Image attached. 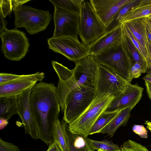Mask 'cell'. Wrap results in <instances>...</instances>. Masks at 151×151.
Returning <instances> with one entry per match:
<instances>
[{
	"instance_id": "6da1fadb",
	"label": "cell",
	"mask_w": 151,
	"mask_h": 151,
	"mask_svg": "<svg viewBox=\"0 0 151 151\" xmlns=\"http://www.w3.org/2000/svg\"><path fill=\"white\" fill-rule=\"evenodd\" d=\"M56 88L53 83L41 82L32 87L30 94L31 108L39 139L48 145L54 142V128L60 110Z\"/></svg>"
},
{
	"instance_id": "7a4b0ae2",
	"label": "cell",
	"mask_w": 151,
	"mask_h": 151,
	"mask_svg": "<svg viewBox=\"0 0 151 151\" xmlns=\"http://www.w3.org/2000/svg\"><path fill=\"white\" fill-rule=\"evenodd\" d=\"M75 63L72 76L68 79L59 80L56 88V94L62 112L66 99L71 91L82 85L96 87L97 81L99 64L93 55L88 54Z\"/></svg>"
},
{
	"instance_id": "3957f363",
	"label": "cell",
	"mask_w": 151,
	"mask_h": 151,
	"mask_svg": "<svg viewBox=\"0 0 151 151\" xmlns=\"http://www.w3.org/2000/svg\"><path fill=\"white\" fill-rule=\"evenodd\" d=\"M114 97L110 93L95 97L83 113L68 124L69 131L73 134L87 137L92 126L99 117L104 112Z\"/></svg>"
},
{
	"instance_id": "277c9868",
	"label": "cell",
	"mask_w": 151,
	"mask_h": 151,
	"mask_svg": "<svg viewBox=\"0 0 151 151\" xmlns=\"http://www.w3.org/2000/svg\"><path fill=\"white\" fill-rule=\"evenodd\" d=\"M13 12L15 28L24 27L30 35L45 30L52 18L48 10L37 9L26 5L20 6Z\"/></svg>"
},
{
	"instance_id": "5b68a950",
	"label": "cell",
	"mask_w": 151,
	"mask_h": 151,
	"mask_svg": "<svg viewBox=\"0 0 151 151\" xmlns=\"http://www.w3.org/2000/svg\"><path fill=\"white\" fill-rule=\"evenodd\" d=\"M80 14L78 35L82 44L88 46L106 33V27L89 1L82 4Z\"/></svg>"
},
{
	"instance_id": "8992f818",
	"label": "cell",
	"mask_w": 151,
	"mask_h": 151,
	"mask_svg": "<svg viewBox=\"0 0 151 151\" xmlns=\"http://www.w3.org/2000/svg\"><path fill=\"white\" fill-rule=\"evenodd\" d=\"M95 87L82 85L74 89L65 102L63 120L69 124L78 117L95 98Z\"/></svg>"
},
{
	"instance_id": "52a82bcc",
	"label": "cell",
	"mask_w": 151,
	"mask_h": 151,
	"mask_svg": "<svg viewBox=\"0 0 151 151\" xmlns=\"http://www.w3.org/2000/svg\"><path fill=\"white\" fill-rule=\"evenodd\" d=\"M1 49L4 56L12 61L20 60L29 51V39L23 32L15 28L0 34Z\"/></svg>"
},
{
	"instance_id": "ba28073f",
	"label": "cell",
	"mask_w": 151,
	"mask_h": 151,
	"mask_svg": "<svg viewBox=\"0 0 151 151\" xmlns=\"http://www.w3.org/2000/svg\"><path fill=\"white\" fill-rule=\"evenodd\" d=\"M93 56L99 64L111 68L130 82V72L133 65L126 55L122 43L119 46L93 55Z\"/></svg>"
},
{
	"instance_id": "9c48e42d",
	"label": "cell",
	"mask_w": 151,
	"mask_h": 151,
	"mask_svg": "<svg viewBox=\"0 0 151 151\" xmlns=\"http://www.w3.org/2000/svg\"><path fill=\"white\" fill-rule=\"evenodd\" d=\"M129 83L112 69L99 64L95 97L102 96L109 93L114 96L124 91Z\"/></svg>"
},
{
	"instance_id": "30bf717a",
	"label": "cell",
	"mask_w": 151,
	"mask_h": 151,
	"mask_svg": "<svg viewBox=\"0 0 151 151\" xmlns=\"http://www.w3.org/2000/svg\"><path fill=\"white\" fill-rule=\"evenodd\" d=\"M47 43L49 49L74 62L88 54L87 46L73 36L52 37L47 39Z\"/></svg>"
},
{
	"instance_id": "8fae6325",
	"label": "cell",
	"mask_w": 151,
	"mask_h": 151,
	"mask_svg": "<svg viewBox=\"0 0 151 151\" xmlns=\"http://www.w3.org/2000/svg\"><path fill=\"white\" fill-rule=\"evenodd\" d=\"M53 19L55 29L52 37L71 36L78 38L80 14L54 7Z\"/></svg>"
},
{
	"instance_id": "7c38bea8",
	"label": "cell",
	"mask_w": 151,
	"mask_h": 151,
	"mask_svg": "<svg viewBox=\"0 0 151 151\" xmlns=\"http://www.w3.org/2000/svg\"><path fill=\"white\" fill-rule=\"evenodd\" d=\"M143 88L129 82L124 90L115 96L104 112L110 113L127 108L133 109L142 98Z\"/></svg>"
},
{
	"instance_id": "4fadbf2b",
	"label": "cell",
	"mask_w": 151,
	"mask_h": 151,
	"mask_svg": "<svg viewBox=\"0 0 151 151\" xmlns=\"http://www.w3.org/2000/svg\"><path fill=\"white\" fill-rule=\"evenodd\" d=\"M30 87L17 96L18 113L24 125L25 133L35 139H39L38 129L32 113L30 103L32 88Z\"/></svg>"
},
{
	"instance_id": "5bb4252c",
	"label": "cell",
	"mask_w": 151,
	"mask_h": 151,
	"mask_svg": "<svg viewBox=\"0 0 151 151\" xmlns=\"http://www.w3.org/2000/svg\"><path fill=\"white\" fill-rule=\"evenodd\" d=\"M123 36L122 24L87 46L88 54H97L119 46L122 42Z\"/></svg>"
},
{
	"instance_id": "9a60e30c",
	"label": "cell",
	"mask_w": 151,
	"mask_h": 151,
	"mask_svg": "<svg viewBox=\"0 0 151 151\" xmlns=\"http://www.w3.org/2000/svg\"><path fill=\"white\" fill-rule=\"evenodd\" d=\"M131 0H90L97 15L106 27L120 9Z\"/></svg>"
},
{
	"instance_id": "2e32d148",
	"label": "cell",
	"mask_w": 151,
	"mask_h": 151,
	"mask_svg": "<svg viewBox=\"0 0 151 151\" xmlns=\"http://www.w3.org/2000/svg\"><path fill=\"white\" fill-rule=\"evenodd\" d=\"M45 77L43 72H37L33 76L0 84V97L17 96L29 88L33 87L37 81L42 82Z\"/></svg>"
},
{
	"instance_id": "e0dca14e",
	"label": "cell",
	"mask_w": 151,
	"mask_h": 151,
	"mask_svg": "<svg viewBox=\"0 0 151 151\" xmlns=\"http://www.w3.org/2000/svg\"><path fill=\"white\" fill-rule=\"evenodd\" d=\"M147 19V17L138 18L123 23L130 31L150 58L148 48V39L146 29Z\"/></svg>"
},
{
	"instance_id": "ac0fdd59",
	"label": "cell",
	"mask_w": 151,
	"mask_h": 151,
	"mask_svg": "<svg viewBox=\"0 0 151 151\" xmlns=\"http://www.w3.org/2000/svg\"><path fill=\"white\" fill-rule=\"evenodd\" d=\"M132 109L131 108H127L121 110L99 133L112 137L119 127L127 125Z\"/></svg>"
},
{
	"instance_id": "d6986e66",
	"label": "cell",
	"mask_w": 151,
	"mask_h": 151,
	"mask_svg": "<svg viewBox=\"0 0 151 151\" xmlns=\"http://www.w3.org/2000/svg\"><path fill=\"white\" fill-rule=\"evenodd\" d=\"M66 139L69 151H94L85 140L84 137L74 134L69 130L66 122L65 128Z\"/></svg>"
},
{
	"instance_id": "ffe728a7",
	"label": "cell",
	"mask_w": 151,
	"mask_h": 151,
	"mask_svg": "<svg viewBox=\"0 0 151 151\" xmlns=\"http://www.w3.org/2000/svg\"><path fill=\"white\" fill-rule=\"evenodd\" d=\"M18 113L17 96L0 97V118L8 121L13 115Z\"/></svg>"
},
{
	"instance_id": "44dd1931",
	"label": "cell",
	"mask_w": 151,
	"mask_h": 151,
	"mask_svg": "<svg viewBox=\"0 0 151 151\" xmlns=\"http://www.w3.org/2000/svg\"><path fill=\"white\" fill-rule=\"evenodd\" d=\"M141 0H131L124 5L114 17L110 23L106 27V33L115 29L122 24L125 17L136 6Z\"/></svg>"
},
{
	"instance_id": "7402d4cb",
	"label": "cell",
	"mask_w": 151,
	"mask_h": 151,
	"mask_svg": "<svg viewBox=\"0 0 151 151\" xmlns=\"http://www.w3.org/2000/svg\"><path fill=\"white\" fill-rule=\"evenodd\" d=\"M122 44L126 55L133 65L137 61L147 63L123 29Z\"/></svg>"
},
{
	"instance_id": "603a6c76",
	"label": "cell",
	"mask_w": 151,
	"mask_h": 151,
	"mask_svg": "<svg viewBox=\"0 0 151 151\" xmlns=\"http://www.w3.org/2000/svg\"><path fill=\"white\" fill-rule=\"evenodd\" d=\"M151 15V0H141L125 17L122 23L132 20L147 17Z\"/></svg>"
},
{
	"instance_id": "cb8c5ba5",
	"label": "cell",
	"mask_w": 151,
	"mask_h": 151,
	"mask_svg": "<svg viewBox=\"0 0 151 151\" xmlns=\"http://www.w3.org/2000/svg\"><path fill=\"white\" fill-rule=\"evenodd\" d=\"M66 122L59 119L55 126L54 132V138L61 151H69L66 139L65 128Z\"/></svg>"
},
{
	"instance_id": "d4e9b609",
	"label": "cell",
	"mask_w": 151,
	"mask_h": 151,
	"mask_svg": "<svg viewBox=\"0 0 151 151\" xmlns=\"http://www.w3.org/2000/svg\"><path fill=\"white\" fill-rule=\"evenodd\" d=\"M54 7L72 12L80 14L82 4L84 0H50Z\"/></svg>"
},
{
	"instance_id": "484cf974",
	"label": "cell",
	"mask_w": 151,
	"mask_h": 151,
	"mask_svg": "<svg viewBox=\"0 0 151 151\" xmlns=\"http://www.w3.org/2000/svg\"><path fill=\"white\" fill-rule=\"evenodd\" d=\"M86 142L94 150H101L102 151H122L121 148L117 144L111 141L104 140L96 141L88 138H84Z\"/></svg>"
},
{
	"instance_id": "4316f807",
	"label": "cell",
	"mask_w": 151,
	"mask_h": 151,
	"mask_svg": "<svg viewBox=\"0 0 151 151\" xmlns=\"http://www.w3.org/2000/svg\"><path fill=\"white\" fill-rule=\"evenodd\" d=\"M121 111L110 113L104 112L102 113L92 126L89 135L99 133Z\"/></svg>"
},
{
	"instance_id": "83f0119b",
	"label": "cell",
	"mask_w": 151,
	"mask_h": 151,
	"mask_svg": "<svg viewBox=\"0 0 151 151\" xmlns=\"http://www.w3.org/2000/svg\"><path fill=\"white\" fill-rule=\"evenodd\" d=\"M30 1V0H0V14L4 18L7 16L10 17L12 11Z\"/></svg>"
},
{
	"instance_id": "f1b7e54d",
	"label": "cell",
	"mask_w": 151,
	"mask_h": 151,
	"mask_svg": "<svg viewBox=\"0 0 151 151\" xmlns=\"http://www.w3.org/2000/svg\"><path fill=\"white\" fill-rule=\"evenodd\" d=\"M148 63L139 61L136 62L132 67L130 74V82L134 78L140 77L142 74L145 73L147 71Z\"/></svg>"
},
{
	"instance_id": "f546056e",
	"label": "cell",
	"mask_w": 151,
	"mask_h": 151,
	"mask_svg": "<svg viewBox=\"0 0 151 151\" xmlns=\"http://www.w3.org/2000/svg\"><path fill=\"white\" fill-rule=\"evenodd\" d=\"M120 148L122 151H149L145 146L131 139L125 142Z\"/></svg>"
},
{
	"instance_id": "4dcf8cb0",
	"label": "cell",
	"mask_w": 151,
	"mask_h": 151,
	"mask_svg": "<svg viewBox=\"0 0 151 151\" xmlns=\"http://www.w3.org/2000/svg\"><path fill=\"white\" fill-rule=\"evenodd\" d=\"M122 27L124 31L130 38L134 45L142 56L147 60V63H148L150 61V58L148 54L134 36L130 31L123 23H122Z\"/></svg>"
},
{
	"instance_id": "1f68e13d",
	"label": "cell",
	"mask_w": 151,
	"mask_h": 151,
	"mask_svg": "<svg viewBox=\"0 0 151 151\" xmlns=\"http://www.w3.org/2000/svg\"><path fill=\"white\" fill-rule=\"evenodd\" d=\"M35 73L32 74L18 75L12 73H0V84L23 78L33 76Z\"/></svg>"
},
{
	"instance_id": "d6a6232c",
	"label": "cell",
	"mask_w": 151,
	"mask_h": 151,
	"mask_svg": "<svg viewBox=\"0 0 151 151\" xmlns=\"http://www.w3.org/2000/svg\"><path fill=\"white\" fill-rule=\"evenodd\" d=\"M0 151H20L18 147L13 144L0 139Z\"/></svg>"
},
{
	"instance_id": "836d02e7",
	"label": "cell",
	"mask_w": 151,
	"mask_h": 151,
	"mask_svg": "<svg viewBox=\"0 0 151 151\" xmlns=\"http://www.w3.org/2000/svg\"><path fill=\"white\" fill-rule=\"evenodd\" d=\"M132 130L141 138H147L148 137L147 131L143 125H134Z\"/></svg>"
},
{
	"instance_id": "e575fe53",
	"label": "cell",
	"mask_w": 151,
	"mask_h": 151,
	"mask_svg": "<svg viewBox=\"0 0 151 151\" xmlns=\"http://www.w3.org/2000/svg\"><path fill=\"white\" fill-rule=\"evenodd\" d=\"M7 24V21L5 19V18L1 15H0V34L7 29L6 28Z\"/></svg>"
},
{
	"instance_id": "d590c367",
	"label": "cell",
	"mask_w": 151,
	"mask_h": 151,
	"mask_svg": "<svg viewBox=\"0 0 151 151\" xmlns=\"http://www.w3.org/2000/svg\"><path fill=\"white\" fill-rule=\"evenodd\" d=\"M47 151H61V150L56 143L54 142L49 145Z\"/></svg>"
},
{
	"instance_id": "8d00e7d4",
	"label": "cell",
	"mask_w": 151,
	"mask_h": 151,
	"mask_svg": "<svg viewBox=\"0 0 151 151\" xmlns=\"http://www.w3.org/2000/svg\"><path fill=\"white\" fill-rule=\"evenodd\" d=\"M146 29L148 39L151 42V25L147 18L146 23Z\"/></svg>"
},
{
	"instance_id": "74e56055",
	"label": "cell",
	"mask_w": 151,
	"mask_h": 151,
	"mask_svg": "<svg viewBox=\"0 0 151 151\" xmlns=\"http://www.w3.org/2000/svg\"><path fill=\"white\" fill-rule=\"evenodd\" d=\"M145 85L147 94L149 98L151 99V83L145 81Z\"/></svg>"
},
{
	"instance_id": "f35d334b",
	"label": "cell",
	"mask_w": 151,
	"mask_h": 151,
	"mask_svg": "<svg viewBox=\"0 0 151 151\" xmlns=\"http://www.w3.org/2000/svg\"><path fill=\"white\" fill-rule=\"evenodd\" d=\"M148 52L150 57V60L149 62L148 63V68L147 70H151V42L149 39L148 43Z\"/></svg>"
},
{
	"instance_id": "ab89813d",
	"label": "cell",
	"mask_w": 151,
	"mask_h": 151,
	"mask_svg": "<svg viewBox=\"0 0 151 151\" xmlns=\"http://www.w3.org/2000/svg\"><path fill=\"white\" fill-rule=\"evenodd\" d=\"M147 74L142 78L145 81L151 83V70H147Z\"/></svg>"
},
{
	"instance_id": "60d3db41",
	"label": "cell",
	"mask_w": 151,
	"mask_h": 151,
	"mask_svg": "<svg viewBox=\"0 0 151 151\" xmlns=\"http://www.w3.org/2000/svg\"><path fill=\"white\" fill-rule=\"evenodd\" d=\"M0 129L4 128L8 124V121L3 118H0Z\"/></svg>"
},
{
	"instance_id": "b9f144b4",
	"label": "cell",
	"mask_w": 151,
	"mask_h": 151,
	"mask_svg": "<svg viewBox=\"0 0 151 151\" xmlns=\"http://www.w3.org/2000/svg\"><path fill=\"white\" fill-rule=\"evenodd\" d=\"M145 123L147 125V128L151 131V121L147 120Z\"/></svg>"
},
{
	"instance_id": "7bdbcfd3",
	"label": "cell",
	"mask_w": 151,
	"mask_h": 151,
	"mask_svg": "<svg viewBox=\"0 0 151 151\" xmlns=\"http://www.w3.org/2000/svg\"><path fill=\"white\" fill-rule=\"evenodd\" d=\"M147 18L151 25V15L148 16Z\"/></svg>"
},
{
	"instance_id": "ee69618b",
	"label": "cell",
	"mask_w": 151,
	"mask_h": 151,
	"mask_svg": "<svg viewBox=\"0 0 151 151\" xmlns=\"http://www.w3.org/2000/svg\"><path fill=\"white\" fill-rule=\"evenodd\" d=\"M97 151H102L101 150H98Z\"/></svg>"
}]
</instances>
